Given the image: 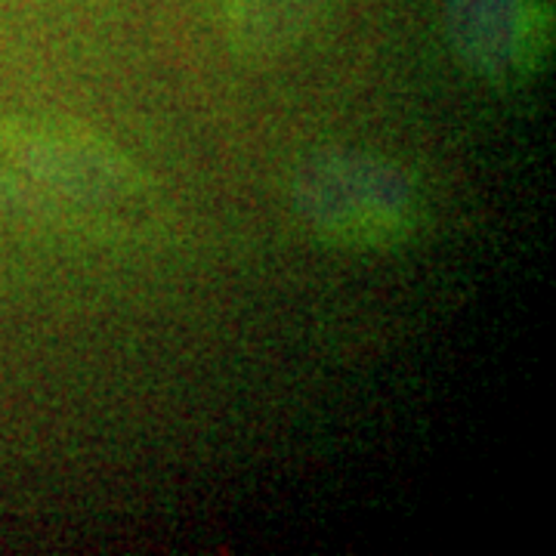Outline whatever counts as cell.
<instances>
[{
  "mask_svg": "<svg viewBox=\"0 0 556 556\" xmlns=\"http://www.w3.org/2000/svg\"><path fill=\"white\" fill-rule=\"evenodd\" d=\"M300 211L318 239L346 248H393L417 226L412 186L393 164L365 155H334L306 170Z\"/></svg>",
  "mask_w": 556,
  "mask_h": 556,
  "instance_id": "cell-1",
  "label": "cell"
},
{
  "mask_svg": "<svg viewBox=\"0 0 556 556\" xmlns=\"http://www.w3.org/2000/svg\"><path fill=\"white\" fill-rule=\"evenodd\" d=\"M457 60L492 84L529 78L544 56V20L529 0H448Z\"/></svg>",
  "mask_w": 556,
  "mask_h": 556,
  "instance_id": "cell-2",
  "label": "cell"
},
{
  "mask_svg": "<svg viewBox=\"0 0 556 556\" xmlns=\"http://www.w3.org/2000/svg\"><path fill=\"white\" fill-rule=\"evenodd\" d=\"M334 0H226L229 43L248 60H273L316 31Z\"/></svg>",
  "mask_w": 556,
  "mask_h": 556,
  "instance_id": "cell-3",
  "label": "cell"
}]
</instances>
